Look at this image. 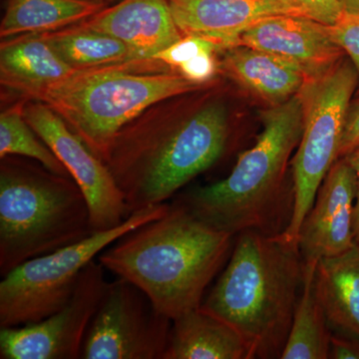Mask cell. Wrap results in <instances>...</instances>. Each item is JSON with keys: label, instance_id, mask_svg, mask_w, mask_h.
<instances>
[{"label": "cell", "instance_id": "12", "mask_svg": "<svg viewBox=\"0 0 359 359\" xmlns=\"http://www.w3.org/2000/svg\"><path fill=\"white\" fill-rule=\"evenodd\" d=\"M355 197V174L346 158H340L328 171L302 222L297 245L304 263L339 256L356 244Z\"/></svg>", "mask_w": 359, "mask_h": 359}, {"label": "cell", "instance_id": "27", "mask_svg": "<svg viewBox=\"0 0 359 359\" xmlns=\"http://www.w3.org/2000/svg\"><path fill=\"white\" fill-rule=\"evenodd\" d=\"M304 11L306 18L325 25H334L344 15L337 0H292Z\"/></svg>", "mask_w": 359, "mask_h": 359}, {"label": "cell", "instance_id": "1", "mask_svg": "<svg viewBox=\"0 0 359 359\" xmlns=\"http://www.w3.org/2000/svg\"><path fill=\"white\" fill-rule=\"evenodd\" d=\"M233 237L205 224L178 201L164 216L129 231L97 259L143 290L173 320L202 306L205 290L230 257Z\"/></svg>", "mask_w": 359, "mask_h": 359}, {"label": "cell", "instance_id": "25", "mask_svg": "<svg viewBox=\"0 0 359 359\" xmlns=\"http://www.w3.org/2000/svg\"><path fill=\"white\" fill-rule=\"evenodd\" d=\"M217 51L212 42L197 36H183L165 50L155 56L154 60L172 68L179 69L180 66L204 51Z\"/></svg>", "mask_w": 359, "mask_h": 359}, {"label": "cell", "instance_id": "17", "mask_svg": "<svg viewBox=\"0 0 359 359\" xmlns=\"http://www.w3.org/2000/svg\"><path fill=\"white\" fill-rule=\"evenodd\" d=\"M242 335L216 314L192 309L172 320L163 359H250Z\"/></svg>", "mask_w": 359, "mask_h": 359}, {"label": "cell", "instance_id": "2", "mask_svg": "<svg viewBox=\"0 0 359 359\" xmlns=\"http://www.w3.org/2000/svg\"><path fill=\"white\" fill-rule=\"evenodd\" d=\"M237 236L202 306L242 335L252 358H280L304 283V259L280 233Z\"/></svg>", "mask_w": 359, "mask_h": 359}, {"label": "cell", "instance_id": "20", "mask_svg": "<svg viewBox=\"0 0 359 359\" xmlns=\"http://www.w3.org/2000/svg\"><path fill=\"white\" fill-rule=\"evenodd\" d=\"M104 8L96 0H8L0 25V36L65 29L86 20Z\"/></svg>", "mask_w": 359, "mask_h": 359}, {"label": "cell", "instance_id": "31", "mask_svg": "<svg viewBox=\"0 0 359 359\" xmlns=\"http://www.w3.org/2000/svg\"><path fill=\"white\" fill-rule=\"evenodd\" d=\"M344 13L359 15V0H337Z\"/></svg>", "mask_w": 359, "mask_h": 359}, {"label": "cell", "instance_id": "6", "mask_svg": "<svg viewBox=\"0 0 359 359\" xmlns=\"http://www.w3.org/2000/svg\"><path fill=\"white\" fill-rule=\"evenodd\" d=\"M126 65L77 70L27 98L57 113L106 163L118 135L144 111L204 87L180 73H134Z\"/></svg>", "mask_w": 359, "mask_h": 359}, {"label": "cell", "instance_id": "26", "mask_svg": "<svg viewBox=\"0 0 359 359\" xmlns=\"http://www.w3.org/2000/svg\"><path fill=\"white\" fill-rule=\"evenodd\" d=\"M215 50L204 51L180 66L179 73L194 83L205 85L216 74L219 65Z\"/></svg>", "mask_w": 359, "mask_h": 359}, {"label": "cell", "instance_id": "22", "mask_svg": "<svg viewBox=\"0 0 359 359\" xmlns=\"http://www.w3.org/2000/svg\"><path fill=\"white\" fill-rule=\"evenodd\" d=\"M40 34L56 53L75 69L142 63L137 60L126 44L104 33L74 25Z\"/></svg>", "mask_w": 359, "mask_h": 359}, {"label": "cell", "instance_id": "21", "mask_svg": "<svg viewBox=\"0 0 359 359\" xmlns=\"http://www.w3.org/2000/svg\"><path fill=\"white\" fill-rule=\"evenodd\" d=\"M316 264L304 263V283L282 359H327L330 355L332 334L314 289Z\"/></svg>", "mask_w": 359, "mask_h": 359}, {"label": "cell", "instance_id": "30", "mask_svg": "<svg viewBox=\"0 0 359 359\" xmlns=\"http://www.w3.org/2000/svg\"><path fill=\"white\" fill-rule=\"evenodd\" d=\"M344 158H346L355 174L356 197L353 212V235L356 244H359V147Z\"/></svg>", "mask_w": 359, "mask_h": 359}, {"label": "cell", "instance_id": "19", "mask_svg": "<svg viewBox=\"0 0 359 359\" xmlns=\"http://www.w3.org/2000/svg\"><path fill=\"white\" fill-rule=\"evenodd\" d=\"M314 289L330 327L359 339V244L316 264Z\"/></svg>", "mask_w": 359, "mask_h": 359}, {"label": "cell", "instance_id": "10", "mask_svg": "<svg viewBox=\"0 0 359 359\" xmlns=\"http://www.w3.org/2000/svg\"><path fill=\"white\" fill-rule=\"evenodd\" d=\"M32 101L23 106L26 122L81 189L89 205L92 231L112 230L124 223L132 212L107 164L57 113Z\"/></svg>", "mask_w": 359, "mask_h": 359}, {"label": "cell", "instance_id": "15", "mask_svg": "<svg viewBox=\"0 0 359 359\" xmlns=\"http://www.w3.org/2000/svg\"><path fill=\"white\" fill-rule=\"evenodd\" d=\"M74 25L120 40L139 62L154 60L183 37L168 0H122Z\"/></svg>", "mask_w": 359, "mask_h": 359}, {"label": "cell", "instance_id": "8", "mask_svg": "<svg viewBox=\"0 0 359 359\" xmlns=\"http://www.w3.org/2000/svg\"><path fill=\"white\" fill-rule=\"evenodd\" d=\"M346 58L327 74L309 79L299 92L304 127L292 161L294 207L287 228L280 233L297 247L302 222L328 171L339 160L347 111L358 91V72Z\"/></svg>", "mask_w": 359, "mask_h": 359}, {"label": "cell", "instance_id": "28", "mask_svg": "<svg viewBox=\"0 0 359 359\" xmlns=\"http://www.w3.org/2000/svg\"><path fill=\"white\" fill-rule=\"evenodd\" d=\"M359 147V96L351 101L347 111L346 124L339 151V159Z\"/></svg>", "mask_w": 359, "mask_h": 359}, {"label": "cell", "instance_id": "13", "mask_svg": "<svg viewBox=\"0 0 359 359\" xmlns=\"http://www.w3.org/2000/svg\"><path fill=\"white\" fill-rule=\"evenodd\" d=\"M235 46L275 54L299 67L309 80L327 74L346 56L330 37L327 25L304 16L259 21L238 37Z\"/></svg>", "mask_w": 359, "mask_h": 359}, {"label": "cell", "instance_id": "16", "mask_svg": "<svg viewBox=\"0 0 359 359\" xmlns=\"http://www.w3.org/2000/svg\"><path fill=\"white\" fill-rule=\"evenodd\" d=\"M224 51L219 66L224 74L269 106L290 100L309 81L299 67L269 52L247 46Z\"/></svg>", "mask_w": 359, "mask_h": 359}, {"label": "cell", "instance_id": "5", "mask_svg": "<svg viewBox=\"0 0 359 359\" xmlns=\"http://www.w3.org/2000/svg\"><path fill=\"white\" fill-rule=\"evenodd\" d=\"M0 276L92 235L88 202L69 177L1 159Z\"/></svg>", "mask_w": 359, "mask_h": 359}, {"label": "cell", "instance_id": "23", "mask_svg": "<svg viewBox=\"0 0 359 359\" xmlns=\"http://www.w3.org/2000/svg\"><path fill=\"white\" fill-rule=\"evenodd\" d=\"M23 104L8 108L0 115V158L20 156L36 161L52 173L69 177L51 149L39 141L37 134L26 122Z\"/></svg>", "mask_w": 359, "mask_h": 359}, {"label": "cell", "instance_id": "7", "mask_svg": "<svg viewBox=\"0 0 359 359\" xmlns=\"http://www.w3.org/2000/svg\"><path fill=\"white\" fill-rule=\"evenodd\" d=\"M169 208L167 203L148 205L112 230L96 231L7 273L0 282V328L39 323L65 308L92 261L129 231L164 216Z\"/></svg>", "mask_w": 359, "mask_h": 359}, {"label": "cell", "instance_id": "24", "mask_svg": "<svg viewBox=\"0 0 359 359\" xmlns=\"http://www.w3.org/2000/svg\"><path fill=\"white\" fill-rule=\"evenodd\" d=\"M328 33L335 43L346 53L358 74V88L355 95L359 96V15L344 13L334 25H327Z\"/></svg>", "mask_w": 359, "mask_h": 359}, {"label": "cell", "instance_id": "18", "mask_svg": "<svg viewBox=\"0 0 359 359\" xmlns=\"http://www.w3.org/2000/svg\"><path fill=\"white\" fill-rule=\"evenodd\" d=\"M77 70L67 65L40 33L15 36L0 47L1 84L26 98Z\"/></svg>", "mask_w": 359, "mask_h": 359}, {"label": "cell", "instance_id": "11", "mask_svg": "<svg viewBox=\"0 0 359 359\" xmlns=\"http://www.w3.org/2000/svg\"><path fill=\"white\" fill-rule=\"evenodd\" d=\"M98 259L84 269L67 304L48 318L0 328L1 359L81 358L85 335L108 282Z\"/></svg>", "mask_w": 359, "mask_h": 359}, {"label": "cell", "instance_id": "29", "mask_svg": "<svg viewBox=\"0 0 359 359\" xmlns=\"http://www.w3.org/2000/svg\"><path fill=\"white\" fill-rule=\"evenodd\" d=\"M328 358L359 359V339L347 335H332Z\"/></svg>", "mask_w": 359, "mask_h": 359}, {"label": "cell", "instance_id": "3", "mask_svg": "<svg viewBox=\"0 0 359 359\" xmlns=\"http://www.w3.org/2000/svg\"><path fill=\"white\" fill-rule=\"evenodd\" d=\"M230 141L226 108L210 103L173 124L145 121L125 127L106 164L133 214L148 205L166 203L214 166Z\"/></svg>", "mask_w": 359, "mask_h": 359}, {"label": "cell", "instance_id": "4", "mask_svg": "<svg viewBox=\"0 0 359 359\" xmlns=\"http://www.w3.org/2000/svg\"><path fill=\"white\" fill-rule=\"evenodd\" d=\"M263 131L255 145L238 156L226 178L198 187L179 200L205 224L237 236L254 230L276 235L283 211L292 203L285 196V178L301 140L304 109L299 94L262 116Z\"/></svg>", "mask_w": 359, "mask_h": 359}, {"label": "cell", "instance_id": "14", "mask_svg": "<svg viewBox=\"0 0 359 359\" xmlns=\"http://www.w3.org/2000/svg\"><path fill=\"white\" fill-rule=\"evenodd\" d=\"M183 36L212 42L218 50L235 46L238 37L273 16H304L292 0H168Z\"/></svg>", "mask_w": 359, "mask_h": 359}, {"label": "cell", "instance_id": "9", "mask_svg": "<svg viewBox=\"0 0 359 359\" xmlns=\"http://www.w3.org/2000/svg\"><path fill=\"white\" fill-rule=\"evenodd\" d=\"M172 320L134 283H108L82 347V359H163Z\"/></svg>", "mask_w": 359, "mask_h": 359}]
</instances>
